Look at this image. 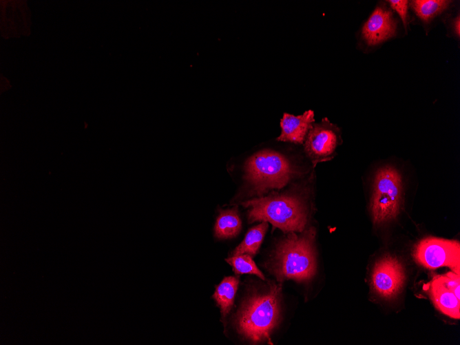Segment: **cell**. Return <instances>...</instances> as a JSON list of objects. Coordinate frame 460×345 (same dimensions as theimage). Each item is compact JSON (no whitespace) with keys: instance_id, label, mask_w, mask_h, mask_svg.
<instances>
[{"instance_id":"1","label":"cell","mask_w":460,"mask_h":345,"mask_svg":"<svg viewBox=\"0 0 460 345\" xmlns=\"http://www.w3.org/2000/svg\"><path fill=\"white\" fill-rule=\"evenodd\" d=\"M244 178L255 194L280 189L302 174L291 154L269 147L252 154L244 165Z\"/></svg>"},{"instance_id":"2","label":"cell","mask_w":460,"mask_h":345,"mask_svg":"<svg viewBox=\"0 0 460 345\" xmlns=\"http://www.w3.org/2000/svg\"><path fill=\"white\" fill-rule=\"evenodd\" d=\"M313 229L289 232L277 244L271 270L278 281L311 279L316 271Z\"/></svg>"},{"instance_id":"3","label":"cell","mask_w":460,"mask_h":345,"mask_svg":"<svg viewBox=\"0 0 460 345\" xmlns=\"http://www.w3.org/2000/svg\"><path fill=\"white\" fill-rule=\"evenodd\" d=\"M281 286L272 284L262 293L248 297L242 304L236 318L239 333L253 344L267 341L272 344L270 335L279 323Z\"/></svg>"},{"instance_id":"4","label":"cell","mask_w":460,"mask_h":345,"mask_svg":"<svg viewBox=\"0 0 460 345\" xmlns=\"http://www.w3.org/2000/svg\"><path fill=\"white\" fill-rule=\"evenodd\" d=\"M249 222H271L284 233L302 232L307 223V211L302 200L292 194H271L247 200Z\"/></svg>"},{"instance_id":"5","label":"cell","mask_w":460,"mask_h":345,"mask_svg":"<svg viewBox=\"0 0 460 345\" xmlns=\"http://www.w3.org/2000/svg\"><path fill=\"white\" fill-rule=\"evenodd\" d=\"M402 198V182L399 171L390 166L379 169L375 177L371 198L373 224L379 225L395 218Z\"/></svg>"},{"instance_id":"6","label":"cell","mask_w":460,"mask_h":345,"mask_svg":"<svg viewBox=\"0 0 460 345\" xmlns=\"http://www.w3.org/2000/svg\"><path fill=\"white\" fill-rule=\"evenodd\" d=\"M414 257L426 268L447 266L460 274V244L457 240L433 237L424 238L416 245Z\"/></svg>"},{"instance_id":"7","label":"cell","mask_w":460,"mask_h":345,"mask_svg":"<svg viewBox=\"0 0 460 345\" xmlns=\"http://www.w3.org/2000/svg\"><path fill=\"white\" fill-rule=\"evenodd\" d=\"M341 143L339 129L324 118L319 123H314L303 145L306 156L316 163L333 157Z\"/></svg>"},{"instance_id":"8","label":"cell","mask_w":460,"mask_h":345,"mask_svg":"<svg viewBox=\"0 0 460 345\" xmlns=\"http://www.w3.org/2000/svg\"><path fill=\"white\" fill-rule=\"evenodd\" d=\"M406 280L404 266L399 259L390 255L379 259L375 264L371 284L379 296L390 299L401 290Z\"/></svg>"},{"instance_id":"9","label":"cell","mask_w":460,"mask_h":345,"mask_svg":"<svg viewBox=\"0 0 460 345\" xmlns=\"http://www.w3.org/2000/svg\"><path fill=\"white\" fill-rule=\"evenodd\" d=\"M397 22L392 11L384 6H377L362 29V36L367 45L374 46L396 34Z\"/></svg>"},{"instance_id":"10","label":"cell","mask_w":460,"mask_h":345,"mask_svg":"<svg viewBox=\"0 0 460 345\" xmlns=\"http://www.w3.org/2000/svg\"><path fill=\"white\" fill-rule=\"evenodd\" d=\"M315 123L314 112L306 111L299 116L284 113L280 120L281 133L278 141L303 145Z\"/></svg>"},{"instance_id":"11","label":"cell","mask_w":460,"mask_h":345,"mask_svg":"<svg viewBox=\"0 0 460 345\" xmlns=\"http://www.w3.org/2000/svg\"><path fill=\"white\" fill-rule=\"evenodd\" d=\"M435 307L443 314L460 318V298L437 275L427 284L426 288Z\"/></svg>"},{"instance_id":"12","label":"cell","mask_w":460,"mask_h":345,"mask_svg":"<svg viewBox=\"0 0 460 345\" xmlns=\"http://www.w3.org/2000/svg\"><path fill=\"white\" fill-rule=\"evenodd\" d=\"M242 227V222L236 207L222 210L216 219L214 233L219 239H227L236 236Z\"/></svg>"},{"instance_id":"13","label":"cell","mask_w":460,"mask_h":345,"mask_svg":"<svg viewBox=\"0 0 460 345\" xmlns=\"http://www.w3.org/2000/svg\"><path fill=\"white\" fill-rule=\"evenodd\" d=\"M238 282L239 280L237 277L228 276L224 278L216 287L213 295L220 308L224 317L229 313L233 306Z\"/></svg>"},{"instance_id":"14","label":"cell","mask_w":460,"mask_h":345,"mask_svg":"<svg viewBox=\"0 0 460 345\" xmlns=\"http://www.w3.org/2000/svg\"><path fill=\"white\" fill-rule=\"evenodd\" d=\"M268 227L267 222H261L260 224L250 229L242 242L233 250L232 255L240 254L255 255L262 244Z\"/></svg>"},{"instance_id":"15","label":"cell","mask_w":460,"mask_h":345,"mask_svg":"<svg viewBox=\"0 0 460 345\" xmlns=\"http://www.w3.org/2000/svg\"><path fill=\"white\" fill-rule=\"evenodd\" d=\"M447 0H415L411 6L416 15L426 24L448 9L451 4Z\"/></svg>"},{"instance_id":"16","label":"cell","mask_w":460,"mask_h":345,"mask_svg":"<svg viewBox=\"0 0 460 345\" xmlns=\"http://www.w3.org/2000/svg\"><path fill=\"white\" fill-rule=\"evenodd\" d=\"M226 261L232 266L236 274H253L265 280L264 274L255 265L251 256L248 254L232 255L226 259Z\"/></svg>"},{"instance_id":"17","label":"cell","mask_w":460,"mask_h":345,"mask_svg":"<svg viewBox=\"0 0 460 345\" xmlns=\"http://www.w3.org/2000/svg\"><path fill=\"white\" fill-rule=\"evenodd\" d=\"M390 7L399 14L406 31L408 25V3L406 0H390L388 1Z\"/></svg>"},{"instance_id":"18","label":"cell","mask_w":460,"mask_h":345,"mask_svg":"<svg viewBox=\"0 0 460 345\" xmlns=\"http://www.w3.org/2000/svg\"><path fill=\"white\" fill-rule=\"evenodd\" d=\"M452 30L454 32V34L459 38L460 36V17L459 14H458L457 17L454 18L453 22H452Z\"/></svg>"}]
</instances>
